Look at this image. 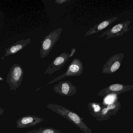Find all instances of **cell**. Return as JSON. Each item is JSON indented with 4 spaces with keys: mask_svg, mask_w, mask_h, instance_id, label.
<instances>
[{
    "mask_svg": "<svg viewBox=\"0 0 133 133\" xmlns=\"http://www.w3.org/2000/svg\"><path fill=\"white\" fill-rule=\"evenodd\" d=\"M46 106L52 111L71 122L84 133H92L91 130L84 122L83 118L72 111L62 105L55 104H49Z\"/></svg>",
    "mask_w": 133,
    "mask_h": 133,
    "instance_id": "obj_1",
    "label": "cell"
},
{
    "mask_svg": "<svg viewBox=\"0 0 133 133\" xmlns=\"http://www.w3.org/2000/svg\"><path fill=\"white\" fill-rule=\"evenodd\" d=\"M133 88L132 85L115 84L102 89L97 95L100 97H106L110 95H119L128 92Z\"/></svg>",
    "mask_w": 133,
    "mask_h": 133,
    "instance_id": "obj_6",
    "label": "cell"
},
{
    "mask_svg": "<svg viewBox=\"0 0 133 133\" xmlns=\"http://www.w3.org/2000/svg\"><path fill=\"white\" fill-rule=\"evenodd\" d=\"M54 91L62 96L70 97L73 96L77 92V87L69 81H61L54 86Z\"/></svg>",
    "mask_w": 133,
    "mask_h": 133,
    "instance_id": "obj_9",
    "label": "cell"
},
{
    "mask_svg": "<svg viewBox=\"0 0 133 133\" xmlns=\"http://www.w3.org/2000/svg\"><path fill=\"white\" fill-rule=\"evenodd\" d=\"M23 75V70L21 67L17 66L15 68L12 73V80L18 82L21 79Z\"/></svg>",
    "mask_w": 133,
    "mask_h": 133,
    "instance_id": "obj_14",
    "label": "cell"
},
{
    "mask_svg": "<svg viewBox=\"0 0 133 133\" xmlns=\"http://www.w3.org/2000/svg\"><path fill=\"white\" fill-rule=\"evenodd\" d=\"M130 23L131 22L129 20L119 23L102 33L101 36H99V37H103L105 36V38L108 40L110 38L122 36L130 29L131 27H129Z\"/></svg>",
    "mask_w": 133,
    "mask_h": 133,
    "instance_id": "obj_4",
    "label": "cell"
},
{
    "mask_svg": "<svg viewBox=\"0 0 133 133\" xmlns=\"http://www.w3.org/2000/svg\"><path fill=\"white\" fill-rule=\"evenodd\" d=\"M76 49H75V48H73L71 49V52L70 54V58H71L72 56H73L74 55V54L76 53Z\"/></svg>",
    "mask_w": 133,
    "mask_h": 133,
    "instance_id": "obj_17",
    "label": "cell"
},
{
    "mask_svg": "<svg viewBox=\"0 0 133 133\" xmlns=\"http://www.w3.org/2000/svg\"><path fill=\"white\" fill-rule=\"evenodd\" d=\"M70 54L65 52H63L58 55L52 61L50 65L44 72V74H48L51 75L57 71L60 70L70 58Z\"/></svg>",
    "mask_w": 133,
    "mask_h": 133,
    "instance_id": "obj_8",
    "label": "cell"
},
{
    "mask_svg": "<svg viewBox=\"0 0 133 133\" xmlns=\"http://www.w3.org/2000/svg\"><path fill=\"white\" fill-rule=\"evenodd\" d=\"M118 19V17H114L108 19L106 20L102 21L98 24H96L93 27L90 28L88 31H87L84 36L86 37L90 35H93L100 32L113 23Z\"/></svg>",
    "mask_w": 133,
    "mask_h": 133,
    "instance_id": "obj_11",
    "label": "cell"
},
{
    "mask_svg": "<svg viewBox=\"0 0 133 133\" xmlns=\"http://www.w3.org/2000/svg\"><path fill=\"white\" fill-rule=\"evenodd\" d=\"M69 0H57L55 1L54 2L55 3H57V4L60 5L62 4H64L68 2H70Z\"/></svg>",
    "mask_w": 133,
    "mask_h": 133,
    "instance_id": "obj_16",
    "label": "cell"
},
{
    "mask_svg": "<svg viewBox=\"0 0 133 133\" xmlns=\"http://www.w3.org/2000/svg\"><path fill=\"white\" fill-rule=\"evenodd\" d=\"M27 133H62L59 130L50 127L41 128L38 129L32 130Z\"/></svg>",
    "mask_w": 133,
    "mask_h": 133,
    "instance_id": "obj_13",
    "label": "cell"
},
{
    "mask_svg": "<svg viewBox=\"0 0 133 133\" xmlns=\"http://www.w3.org/2000/svg\"><path fill=\"white\" fill-rule=\"evenodd\" d=\"M44 121V119L41 117L33 115L26 116L19 120L17 127L21 128L31 127L38 125Z\"/></svg>",
    "mask_w": 133,
    "mask_h": 133,
    "instance_id": "obj_10",
    "label": "cell"
},
{
    "mask_svg": "<svg viewBox=\"0 0 133 133\" xmlns=\"http://www.w3.org/2000/svg\"><path fill=\"white\" fill-rule=\"evenodd\" d=\"M62 30V28L55 29L41 41V47L40 53L41 58H45L49 54L56 42L60 38Z\"/></svg>",
    "mask_w": 133,
    "mask_h": 133,
    "instance_id": "obj_2",
    "label": "cell"
},
{
    "mask_svg": "<svg viewBox=\"0 0 133 133\" xmlns=\"http://www.w3.org/2000/svg\"><path fill=\"white\" fill-rule=\"evenodd\" d=\"M23 47V45L20 44L17 45L16 46H13L10 48V52L12 54H15L22 49Z\"/></svg>",
    "mask_w": 133,
    "mask_h": 133,
    "instance_id": "obj_15",
    "label": "cell"
},
{
    "mask_svg": "<svg viewBox=\"0 0 133 133\" xmlns=\"http://www.w3.org/2000/svg\"><path fill=\"white\" fill-rule=\"evenodd\" d=\"M121 108V102L118 100L109 104L103 105L100 115L96 118V120L99 121L108 120L111 116L116 115Z\"/></svg>",
    "mask_w": 133,
    "mask_h": 133,
    "instance_id": "obj_7",
    "label": "cell"
},
{
    "mask_svg": "<svg viewBox=\"0 0 133 133\" xmlns=\"http://www.w3.org/2000/svg\"><path fill=\"white\" fill-rule=\"evenodd\" d=\"M124 55L123 53H119L110 57L104 65L102 73L104 74H111L118 71L121 66Z\"/></svg>",
    "mask_w": 133,
    "mask_h": 133,
    "instance_id": "obj_5",
    "label": "cell"
},
{
    "mask_svg": "<svg viewBox=\"0 0 133 133\" xmlns=\"http://www.w3.org/2000/svg\"><path fill=\"white\" fill-rule=\"evenodd\" d=\"M102 107L103 105L98 102H90L88 104V108L91 115L96 119L100 115Z\"/></svg>",
    "mask_w": 133,
    "mask_h": 133,
    "instance_id": "obj_12",
    "label": "cell"
},
{
    "mask_svg": "<svg viewBox=\"0 0 133 133\" xmlns=\"http://www.w3.org/2000/svg\"><path fill=\"white\" fill-rule=\"evenodd\" d=\"M83 64L81 61L76 58L74 59L69 65L66 71L64 74L55 78L48 84H51L68 77L80 76L83 74Z\"/></svg>",
    "mask_w": 133,
    "mask_h": 133,
    "instance_id": "obj_3",
    "label": "cell"
}]
</instances>
